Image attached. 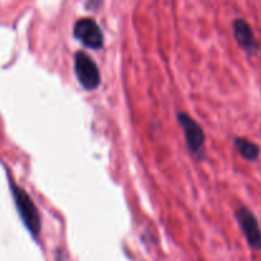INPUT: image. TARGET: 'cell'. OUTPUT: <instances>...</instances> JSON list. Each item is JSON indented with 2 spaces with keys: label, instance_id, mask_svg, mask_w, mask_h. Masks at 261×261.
Returning a JSON list of instances; mask_svg holds the SVG:
<instances>
[{
  "label": "cell",
  "instance_id": "obj_5",
  "mask_svg": "<svg viewBox=\"0 0 261 261\" xmlns=\"http://www.w3.org/2000/svg\"><path fill=\"white\" fill-rule=\"evenodd\" d=\"M234 217H236L237 223H239L247 244L252 249L261 251V229L255 214L246 206H241L236 211Z\"/></svg>",
  "mask_w": 261,
  "mask_h": 261
},
{
  "label": "cell",
  "instance_id": "obj_4",
  "mask_svg": "<svg viewBox=\"0 0 261 261\" xmlns=\"http://www.w3.org/2000/svg\"><path fill=\"white\" fill-rule=\"evenodd\" d=\"M74 36L86 47L98 50L103 46V33L92 18H81L74 24Z\"/></svg>",
  "mask_w": 261,
  "mask_h": 261
},
{
  "label": "cell",
  "instance_id": "obj_3",
  "mask_svg": "<svg viewBox=\"0 0 261 261\" xmlns=\"http://www.w3.org/2000/svg\"><path fill=\"white\" fill-rule=\"evenodd\" d=\"M177 121L184 132L189 150L193 154L201 157L204 152V144H205V133H204L203 127L185 112H180L177 115Z\"/></svg>",
  "mask_w": 261,
  "mask_h": 261
},
{
  "label": "cell",
  "instance_id": "obj_6",
  "mask_svg": "<svg viewBox=\"0 0 261 261\" xmlns=\"http://www.w3.org/2000/svg\"><path fill=\"white\" fill-rule=\"evenodd\" d=\"M233 36L236 42L239 43L240 47L247 54L252 56L259 53L260 46L257 42L255 33L252 31L251 25L245 19H236L233 22Z\"/></svg>",
  "mask_w": 261,
  "mask_h": 261
},
{
  "label": "cell",
  "instance_id": "obj_7",
  "mask_svg": "<svg viewBox=\"0 0 261 261\" xmlns=\"http://www.w3.org/2000/svg\"><path fill=\"white\" fill-rule=\"evenodd\" d=\"M234 148L240 153V155L249 162H255L260 155L259 145L246 138H234Z\"/></svg>",
  "mask_w": 261,
  "mask_h": 261
},
{
  "label": "cell",
  "instance_id": "obj_2",
  "mask_svg": "<svg viewBox=\"0 0 261 261\" xmlns=\"http://www.w3.org/2000/svg\"><path fill=\"white\" fill-rule=\"evenodd\" d=\"M74 71L79 84L87 91H93L101 84V74L93 59L83 51L75 54Z\"/></svg>",
  "mask_w": 261,
  "mask_h": 261
},
{
  "label": "cell",
  "instance_id": "obj_1",
  "mask_svg": "<svg viewBox=\"0 0 261 261\" xmlns=\"http://www.w3.org/2000/svg\"><path fill=\"white\" fill-rule=\"evenodd\" d=\"M10 189H12L15 206H17L18 213H19L23 223L33 237H38L41 233V217L37 206L35 205L32 199L22 188L10 182Z\"/></svg>",
  "mask_w": 261,
  "mask_h": 261
},
{
  "label": "cell",
  "instance_id": "obj_8",
  "mask_svg": "<svg viewBox=\"0 0 261 261\" xmlns=\"http://www.w3.org/2000/svg\"><path fill=\"white\" fill-rule=\"evenodd\" d=\"M56 261H65L64 260V256L61 255V252H58V256H56Z\"/></svg>",
  "mask_w": 261,
  "mask_h": 261
}]
</instances>
